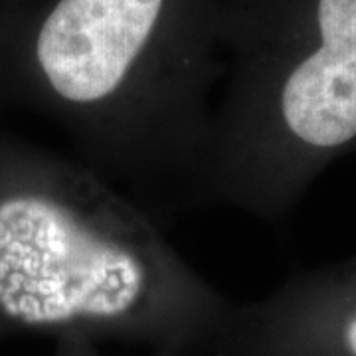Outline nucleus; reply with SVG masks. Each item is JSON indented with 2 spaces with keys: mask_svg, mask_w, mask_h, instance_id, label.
I'll return each mask as SVG.
<instances>
[{
  "mask_svg": "<svg viewBox=\"0 0 356 356\" xmlns=\"http://www.w3.org/2000/svg\"><path fill=\"white\" fill-rule=\"evenodd\" d=\"M170 0H58L0 60V109L56 123L79 163L161 224L202 208L216 72Z\"/></svg>",
  "mask_w": 356,
  "mask_h": 356,
  "instance_id": "1",
  "label": "nucleus"
},
{
  "mask_svg": "<svg viewBox=\"0 0 356 356\" xmlns=\"http://www.w3.org/2000/svg\"><path fill=\"white\" fill-rule=\"evenodd\" d=\"M210 297L161 224L97 172L0 129V313L36 329H125Z\"/></svg>",
  "mask_w": 356,
  "mask_h": 356,
  "instance_id": "2",
  "label": "nucleus"
},
{
  "mask_svg": "<svg viewBox=\"0 0 356 356\" xmlns=\"http://www.w3.org/2000/svg\"><path fill=\"white\" fill-rule=\"evenodd\" d=\"M315 22L317 48L220 86L202 206L269 216L303 154L356 139V0H317Z\"/></svg>",
  "mask_w": 356,
  "mask_h": 356,
  "instance_id": "3",
  "label": "nucleus"
},
{
  "mask_svg": "<svg viewBox=\"0 0 356 356\" xmlns=\"http://www.w3.org/2000/svg\"><path fill=\"white\" fill-rule=\"evenodd\" d=\"M341 346H343L344 355L356 356V307L350 311V315L343 321L341 327Z\"/></svg>",
  "mask_w": 356,
  "mask_h": 356,
  "instance_id": "4",
  "label": "nucleus"
}]
</instances>
